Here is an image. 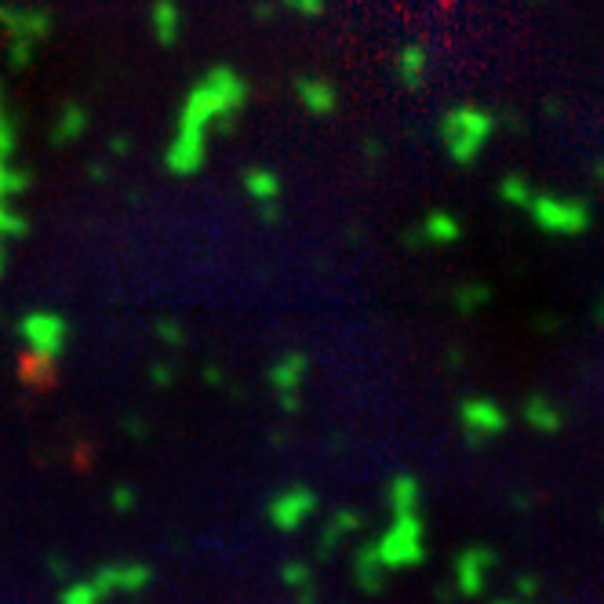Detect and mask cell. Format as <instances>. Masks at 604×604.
<instances>
[{
  "label": "cell",
  "mask_w": 604,
  "mask_h": 604,
  "mask_svg": "<svg viewBox=\"0 0 604 604\" xmlns=\"http://www.w3.org/2000/svg\"><path fill=\"white\" fill-rule=\"evenodd\" d=\"M248 106V81L233 66H212L182 99L175 139L164 150V168L172 175H197L208 157V131H226Z\"/></svg>",
  "instance_id": "obj_1"
},
{
  "label": "cell",
  "mask_w": 604,
  "mask_h": 604,
  "mask_svg": "<svg viewBox=\"0 0 604 604\" xmlns=\"http://www.w3.org/2000/svg\"><path fill=\"white\" fill-rule=\"evenodd\" d=\"M0 30L8 41V66L11 70H26L33 59V48L51 37V11L0 4Z\"/></svg>",
  "instance_id": "obj_2"
},
{
  "label": "cell",
  "mask_w": 604,
  "mask_h": 604,
  "mask_svg": "<svg viewBox=\"0 0 604 604\" xmlns=\"http://www.w3.org/2000/svg\"><path fill=\"white\" fill-rule=\"evenodd\" d=\"M492 128H495L492 113L477 110V106H455L441 121L444 150H448V157H452L455 164H470L477 153L488 146Z\"/></svg>",
  "instance_id": "obj_3"
},
{
  "label": "cell",
  "mask_w": 604,
  "mask_h": 604,
  "mask_svg": "<svg viewBox=\"0 0 604 604\" xmlns=\"http://www.w3.org/2000/svg\"><path fill=\"white\" fill-rule=\"evenodd\" d=\"M375 554L383 561V568H408L423 557V517L404 514L393 517L386 535L375 543Z\"/></svg>",
  "instance_id": "obj_4"
},
{
  "label": "cell",
  "mask_w": 604,
  "mask_h": 604,
  "mask_svg": "<svg viewBox=\"0 0 604 604\" xmlns=\"http://www.w3.org/2000/svg\"><path fill=\"white\" fill-rule=\"evenodd\" d=\"M528 212L532 222L546 233H561V237H575L590 226V208L583 201H568V197H550V193H539L528 201Z\"/></svg>",
  "instance_id": "obj_5"
},
{
  "label": "cell",
  "mask_w": 604,
  "mask_h": 604,
  "mask_svg": "<svg viewBox=\"0 0 604 604\" xmlns=\"http://www.w3.org/2000/svg\"><path fill=\"white\" fill-rule=\"evenodd\" d=\"M22 339L30 346V353L44 357V361H55L62 350H66V339H70V324L62 321L59 313L51 310H37V313H26L19 324Z\"/></svg>",
  "instance_id": "obj_6"
},
{
  "label": "cell",
  "mask_w": 604,
  "mask_h": 604,
  "mask_svg": "<svg viewBox=\"0 0 604 604\" xmlns=\"http://www.w3.org/2000/svg\"><path fill=\"white\" fill-rule=\"evenodd\" d=\"M306 372H310L306 353H288V357H281V361L270 368V386L288 415H295L302 408V383H306Z\"/></svg>",
  "instance_id": "obj_7"
},
{
  "label": "cell",
  "mask_w": 604,
  "mask_h": 604,
  "mask_svg": "<svg viewBox=\"0 0 604 604\" xmlns=\"http://www.w3.org/2000/svg\"><path fill=\"white\" fill-rule=\"evenodd\" d=\"M313 510H317V495L310 488H302V484H292L281 495H273L266 514H270V524L277 532H299Z\"/></svg>",
  "instance_id": "obj_8"
},
{
  "label": "cell",
  "mask_w": 604,
  "mask_h": 604,
  "mask_svg": "<svg viewBox=\"0 0 604 604\" xmlns=\"http://www.w3.org/2000/svg\"><path fill=\"white\" fill-rule=\"evenodd\" d=\"M91 583L99 586L102 597H113V594H142L146 586L153 583V572L150 564H102L99 572L91 575Z\"/></svg>",
  "instance_id": "obj_9"
},
{
  "label": "cell",
  "mask_w": 604,
  "mask_h": 604,
  "mask_svg": "<svg viewBox=\"0 0 604 604\" xmlns=\"http://www.w3.org/2000/svg\"><path fill=\"white\" fill-rule=\"evenodd\" d=\"M459 419H463L466 433H470V441H484V437H495V433L506 430V412L499 408L495 401H488V397H470V401H463V408H459Z\"/></svg>",
  "instance_id": "obj_10"
},
{
  "label": "cell",
  "mask_w": 604,
  "mask_h": 604,
  "mask_svg": "<svg viewBox=\"0 0 604 604\" xmlns=\"http://www.w3.org/2000/svg\"><path fill=\"white\" fill-rule=\"evenodd\" d=\"M295 95H299V102L313 117H328V113H335V106H339V91H335L332 81H324V77H299V81H295Z\"/></svg>",
  "instance_id": "obj_11"
},
{
  "label": "cell",
  "mask_w": 604,
  "mask_h": 604,
  "mask_svg": "<svg viewBox=\"0 0 604 604\" xmlns=\"http://www.w3.org/2000/svg\"><path fill=\"white\" fill-rule=\"evenodd\" d=\"M150 26H153V37H157V44H164V48H172L175 41H179L182 33V11L175 0H157L150 11Z\"/></svg>",
  "instance_id": "obj_12"
},
{
  "label": "cell",
  "mask_w": 604,
  "mask_h": 604,
  "mask_svg": "<svg viewBox=\"0 0 604 604\" xmlns=\"http://www.w3.org/2000/svg\"><path fill=\"white\" fill-rule=\"evenodd\" d=\"M488 568H492V554H488V550H481V546L466 550V554L459 557V568H455V572H459V586H463L466 594H477Z\"/></svg>",
  "instance_id": "obj_13"
},
{
  "label": "cell",
  "mask_w": 604,
  "mask_h": 604,
  "mask_svg": "<svg viewBox=\"0 0 604 604\" xmlns=\"http://www.w3.org/2000/svg\"><path fill=\"white\" fill-rule=\"evenodd\" d=\"M84 128H88V113H84V106L66 102L59 113V121H55V131H51V142H55V146H70V142L81 139Z\"/></svg>",
  "instance_id": "obj_14"
},
{
  "label": "cell",
  "mask_w": 604,
  "mask_h": 604,
  "mask_svg": "<svg viewBox=\"0 0 604 604\" xmlns=\"http://www.w3.org/2000/svg\"><path fill=\"white\" fill-rule=\"evenodd\" d=\"M390 506H393V517L419 514V506H423V488H419V481H415V477H408V474L393 477Z\"/></svg>",
  "instance_id": "obj_15"
},
{
  "label": "cell",
  "mask_w": 604,
  "mask_h": 604,
  "mask_svg": "<svg viewBox=\"0 0 604 604\" xmlns=\"http://www.w3.org/2000/svg\"><path fill=\"white\" fill-rule=\"evenodd\" d=\"M426 62H430V55H426L423 44L412 41L397 51V73H401V81L408 84V88H419V84L426 81Z\"/></svg>",
  "instance_id": "obj_16"
},
{
  "label": "cell",
  "mask_w": 604,
  "mask_h": 604,
  "mask_svg": "<svg viewBox=\"0 0 604 604\" xmlns=\"http://www.w3.org/2000/svg\"><path fill=\"white\" fill-rule=\"evenodd\" d=\"M244 190L259 204L281 201V179H277V172H270V168H248V172H244Z\"/></svg>",
  "instance_id": "obj_17"
},
{
  "label": "cell",
  "mask_w": 604,
  "mask_h": 604,
  "mask_svg": "<svg viewBox=\"0 0 604 604\" xmlns=\"http://www.w3.org/2000/svg\"><path fill=\"white\" fill-rule=\"evenodd\" d=\"M524 419H528L532 430H543V433L561 430V408H557L550 397H528V404H524Z\"/></svg>",
  "instance_id": "obj_18"
},
{
  "label": "cell",
  "mask_w": 604,
  "mask_h": 604,
  "mask_svg": "<svg viewBox=\"0 0 604 604\" xmlns=\"http://www.w3.org/2000/svg\"><path fill=\"white\" fill-rule=\"evenodd\" d=\"M459 222H455V215L448 212H430L423 219V230H419V237H423L426 244H455L459 241Z\"/></svg>",
  "instance_id": "obj_19"
},
{
  "label": "cell",
  "mask_w": 604,
  "mask_h": 604,
  "mask_svg": "<svg viewBox=\"0 0 604 604\" xmlns=\"http://www.w3.org/2000/svg\"><path fill=\"white\" fill-rule=\"evenodd\" d=\"M361 514L357 510H339V514L328 521V528L321 532V554H328L332 546H339L346 539V535H357L361 532Z\"/></svg>",
  "instance_id": "obj_20"
},
{
  "label": "cell",
  "mask_w": 604,
  "mask_h": 604,
  "mask_svg": "<svg viewBox=\"0 0 604 604\" xmlns=\"http://www.w3.org/2000/svg\"><path fill=\"white\" fill-rule=\"evenodd\" d=\"M383 561H379V554H375V546L368 543L361 550V554H357V583L364 586V590H379V586H383Z\"/></svg>",
  "instance_id": "obj_21"
},
{
  "label": "cell",
  "mask_w": 604,
  "mask_h": 604,
  "mask_svg": "<svg viewBox=\"0 0 604 604\" xmlns=\"http://www.w3.org/2000/svg\"><path fill=\"white\" fill-rule=\"evenodd\" d=\"M59 601L62 604H106V597L99 594V586L91 583V579H81V583L66 586Z\"/></svg>",
  "instance_id": "obj_22"
},
{
  "label": "cell",
  "mask_w": 604,
  "mask_h": 604,
  "mask_svg": "<svg viewBox=\"0 0 604 604\" xmlns=\"http://www.w3.org/2000/svg\"><path fill=\"white\" fill-rule=\"evenodd\" d=\"M281 579H284V586H292L295 594L313 590V572H310V564L306 561H288L281 568Z\"/></svg>",
  "instance_id": "obj_23"
},
{
  "label": "cell",
  "mask_w": 604,
  "mask_h": 604,
  "mask_svg": "<svg viewBox=\"0 0 604 604\" xmlns=\"http://www.w3.org/2000/svg\"><path fill=\"white\" fill-rule=\"evenodd\" d=\"M51 364H55V361H44V357L30 353V357L22 361L19 375L26 379V383H33V386H48L51 383Z\"/></svg>",
  "instance_id": "obj_24"
},
{
  "label": "cell",
  "mask_w": 604,
  "mask_h": 604,
  "mask_svg": "<svg viewBox=\"0 0 604 604\" xmlns=\"http://www.w3.org/2000/svg\"><path fill=\"white\" fill-rule=\"evenodd\" d=\"M26 186H30V175L11 168V164L0 157V197H15V193H22Z\"/></svg>",
  "instance_id": "obj_25"
},
{
  "label": "cell",
  "mask_w": 604,
  "mask_h": 604,
  "mask_svg": "<svg viewBox=\"0 0 604 604\" xmlns=\"http://www.w3.org/2000/svg\"><path fill=\"white\" fill-rule=\"evenodd\" d=\"M22 233H26V219L8 208V197H0V237H22Z\"/></svg>",
  "instance_id": "obj_26"
},
{
  "label": "cell",
  "mask_w": 604,
  "mask_h": 604,
  "mask_svg": "<svg viewBox=\"0 0 604 604\" xmlns=\"http://www.w3.org/2000/svg\"><path fill=\"white\" fill-rule=\"evenodd\" d=\"M535 193H532V186L524 179H517V175H510V179L503 182V201H510V204H517V208H528V201H532Z\"/></svg>",
  "instance_id": "obj_27"
},
{
  "label": "cell",
  "mask_w": 604,
  "mask_h": 604,
  "mask_svg": "<svg viewBox=\"0 0 604 604\" xmlns=\"http://www.w3.org/2000/svg\"><path fill=\"white\" fill-rule=\"evenodd\" d=\"M484 299H488V288H481V284H463L455 292V306L463 313H474L477 306H484Z\"/></svg>",
  "instance_id": "obj_28"
},
{
  "label": "cell",
  "mask_w": 604,
  "mask_h": 604,
  "mask_svg": "<svg viewBox=\"0 0 604 604\" xmlns=\"http://www.w3.org/2000/svg\"><path fill=\"white\" fill-rule=\"evenodd\" d=\"M15 142H19L15 121H11L8 113H0V157H4V161H8L11 153H15Z\"/></svg>",
  "instance_id": "obj_29"
},
{
  "label": "cell",
  "mask_w": 604,
  "mask_h": 604,
  "mask_svg": "<svg viewBox=\"0 0 604 604\" xmlns=\"http://www.w3.org/2000/svg\"><path fill=\"white\" fill-rule=\"evenodd\" d=\"M284 8L288 11H295V15H306V19H317V15H321L324 11V4H328V0H281Z\"/></svg>",
  "instance_id": "obj_30"
},
{
  "label": "cell",
  "mask_w": 604,
  "mask_h": 604,
  "mask_svg": "<svg viewBox=\"0 0 604 604\" xmlns=\"http://www.w3.org/2000/svg\"><path fill=\"white\" fill-rule=\"evenodd\" d=\"M131 506H135V488L117 484V488H113V510H117V514H128Z\"/></svg>",
  "instance_id": "obj_31"
},
{
  "label": "cell",
  "mask_w": 604,
  "mask_h": 604,
  "mask_svg": "<svg viewBox=\"0 0 604 604\" xmlns=\"http://www.w3.org/2000/svg\"><path fill=\"white\" fill-rule=\"evenodd\" d=\"M157 339L168 346H182V328L175 321H161L157 324Z\"/></svg>",
  "instance_id": "obj_32"
},
{
  "label": "cell",
  "mask_w": 604,
  "mask_h": 604,
  "mask_svg": "<svg viewBox=\"0 0 604 604\" xmlns=\"http://www.w3.org/2000/svg\"><path fill=\"white\" fill-rule=\"evenodd\" d=\"M172 368H168V364H157V368H153V383L157 386H172Z\"/></svg>",
  "instance_id": "obj_33"
},
{
  "label": "cell",
  "mask_w": 604,
  "mask_h": 604,
  "mask_svg": "<svg viewBox=\"0 0 604 604\" xmlns=\"http://www.w3.org/2000/svg\"><path fill=\"white\" fill-rule=\"evenodd\" d=\"M110 150H113V157H124V153L131 150V139H124V135H117V139L110 142Z\"/></svg>",
  "instance_id": "obj_34"
},
{
  "label": "cell",
  "mask_w": 604,
  "mask_h": 604,
  "mask_svg": "<svg viewBox=\"0 0 604 604\" xmlns=\"http://www.w3.org/2000/svg\"><path fill=\"white\" fill-rule=\"evenodd\" d=\"M255 15H259V19H270V15H273V4H266V0H262L259 8H255Z\"/></svg>",
  "instance_id": "obj_35"
},
{
  "label": "cell",
  "mask_w": 604,
  "mask_h": 604,
  "mask_svg": "<svg viewBox=\"0 0 604 604\" xmlns=\"http://www.w3.org/2000/svg\"><path fill=\"white\" fill-rule=\"evenodd\" d=\"M0 113H4V88H0Z\"/></svg>",
  "instance_id": "obj_36"
},
{
  "label": "cell",
  "mask_w": 604,
  "mask_h": 604,
  "mask_svg": "<svg viewBox=\"0 0 604 604\" xmlns=\"http://www.w3.org/2000/svg\"><path fill=\"white\" fill-rule=\"evenodd\" d=\"M0 270H4V248H0Z\"/></svg>",
  "instance_id": "obj_37"
}]
</instances>
